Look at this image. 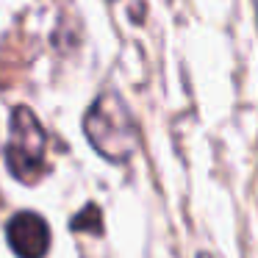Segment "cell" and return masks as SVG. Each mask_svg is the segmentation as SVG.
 I'll use <instances>...</instances> for the list:
<instances>
[{"label": "cell", "instance_id": "obj_1", "mask_svg": "<svg viewBox=\"0 0 258 258\" xmlns=\"http://www.w3.org/2000/svg\"><path fill=\"white\" fill-rule=\"evenodd\" d=\"M84 134L103 158L125 164L139 147V125L117 92L100 95L84 117Z\"/></svg>", "mask_w": 258, "mask_h": 258}, {"label": "cell", "instance_id": "obj_4", "mask_svg": "<svg viewBox=\"0 0 258 258\" xmlns=\"http://www.w3.org/2000/svg\"><path fill=\"white\" fill-rule=\"evenodd\" d=\"M73 230H89V233L100 236L103 233V217H100V208L95 203L81 208V214H75L73 219Z\"/></svg>", "mask_w": 258, "mask_h": 258}, {"label": "cell", "instance_id": "obj_2", "mask_svg": "<svg viewBox=\"0 0 258 258\" xmlns=\"http://www.w3.org/2000/svg\"><path fill=\"white\" fill-rule=\"evenodd\" d=\"M12 128H9L6 145V167L23 183H36L45 175V153H47V134L45 125L36 119L28 106H17L12 111Z\"/></svg>", "mask_w": 258, "mask_h": 258}, {"label": "cell", "instance_id": "obj_3", "mask_svg": "<svg viewBox=\"0 0 258 258\" xmlns=\"http://www.w3.org/2000/svg\"><path fill=\"white\" fill-rule=\"evenodd\" d=\"M9 247L17 258H45L50 247V228L47 222L34 211H20L6 225Z\"/></svg>", "mask_w": 258, "mask_h": 258}, {"label": "cell", "instance_id": "obj_5", "mask_svg": "<svg viewBox=\"0 0 258 258\" xmlns=\"http://www.w3.org/2000/svg\"><path fill=\"white\" fill-rule=\"evenodd\" d=\"M197 258H211V255H206V252H203V255H197Z\"/></svg>", "mask_w": 258, "mask_h": 258}]
</instances>
